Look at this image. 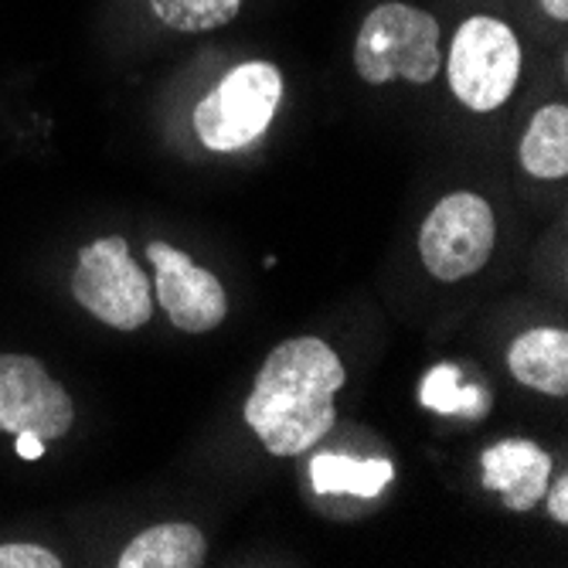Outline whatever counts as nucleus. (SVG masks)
I'll use <instances>...</instances> for the list:
<instances>
[{
  "mask_svg": "<svg viewBox=\"0 0 568 568\" xmlns=\"http://www.w3.org/2000/svg\"><path fill=\"white\" fill-rule=\"evenodd\" d=\"M337 351L321 337H293L270 351L245 398V423L276 456H296L317 446L334 419V395L344 385Z\"/></svg>",
  "mask_w": 568,
  "mask_h": 568,
  "instance_id": "nucleus-1",
  "label": "nucleus"
},
{
  "mask_svg": "<svg viewBox=\"0 0 568 568\" xmlns=\"http://www.w3.org/2000/svg\"><path fill=\"white\" fill-rule=\"evenodd\" d=\"M354 69L372 85L433 82L439 75V21L408 4L375 8L357 31Z\"/></svg>",
  "mask_w": 568,
  "mask_h": 568,
  "instance_id": "nucleus-2",
  "label": "nucleus"
},
{
  "mask_svg": "<svg viewBox=\"0 0 568 568\" xmlns=\"http://www.w3.org/2000/svg\"><path fill=\"white\" fill-rule=\"evenodd\" d=\"M283 99V75L273 62H245L232 69L194 106L197 140L209 150H239L260 140Z\"/></svg>",
  "mask_w": 568,
  "mask_h": 568,
  "instance_id": "nucleus-3",
  "label": "nucleus"
},
{
  "mask_svg": "<svg viewBox=\"0 0 568 568\" xmlns=\"http://www.w3.org/2000/svg\"><path fill=\"white\" fill-rule=\"evenodd\" d=\"M453 95L474 113H490L510 99L521 79V41L497 18H467L456 28L449 62Z\"/></svg>",
  "mask_w": 568,
  "mask_h": 568,
  "instance_id": "nucleus-4",
  "label": "nucleus"
},
{
  "mask_svg": "<svg viewBox=\"0 0 568 568\" xmlns=\"http://www.w3.org/2000/svg\"><path fill=\"white\" fill-rule=\"evenodd\" d=\"M72 296L95 321L116 331H136L153 314V290L120 235L95 239L79 252Z\"/></svg>",
  "mask_w": 568,
  "mask_h": 568,
  "instance_id": "nucleus-5",
  "label": "nucleus"
},
{
  "mask_svg": "<svg viewBox=\"0 0 568 568\" xmlns=\"http://www.w3.org/2000/svg\"><path fill=\"white\" fill-rule=\"evenodd\" d=\"M494 242V209L474 191H456L443 197L419 232L423 263L443 283H456L480 273L490 260Z\"/></svg>",
  "mask_w": 568,
  "mask_h": 568,
  "instance_id": "nucleus-6",
  "label": "nucleus"
},
{
  "mask_svg": "<svg viewBox=\"0 0 568 568\" xmlns=\"http://www.w3.org/2000/svg\"><path fill=\"white\" fill-rule=\"evenodd\" d=\"M75 408L69 392L44 372L38 357L0 354V429L34 433L44 443L72 429Z\"/></svg>",
  "mask_w": 568,
  "mask_h": 568,
  "instance_id": "nucleus-7",
  "label": "nucleus"
},
{
  "mask_svg": "<svg viewBox=\"0 0 568 568\" xmlns=\"http://www.w3.org/2000/svg\"><path fill=\"white\" fill-rule=\"evenodd\" d=\"M146 260L158 270V300L168 310V317L184 334L215 331L229 314V296L215 273L194 266L191 255L168 242H150Z\"/></svg>",
  "mask_w": 568,
  "mask_h": 568,
  "instance_id": "nucleus-8",
  "label": "nucleus"
},
{
  "mask_svg": "<svg viewBox=\"0 0 568 568\" xmlns=\"http://www.w3.org/2000/svg\"><path fill=\"white\" fill-rule=\"evenodd\" d=\"M551 456L531 439H504L484 453V487L497 490L510 510H528L545 500Z\"/></svg>",
  "mask_w": 568,
  "mask_h": 568,
  "instance_id": "nucleus-9",
  "label": "nucleus"
},
{
  "mask_svg": "<svg viewBox=\"0 0 568 568\" xmlns=\"http://www.w3.org/2000/svg\"><path fill=\"white\" fill-rule=\"evenodd\" d=\"M507 368L521 385L541 395L568 392V334L558 327H535L507 351Z\"/></svg>",
  "mask_w": 568,
  "mask_h": 568,
  "instance_id": "nucleus-10",
  "label": "nucleus"
},
{
  "mask_svg": "<svg viewBox=\"0 0 568 568\" xmlns=\"http://www.w3.org/2000/svg\"><path fill=\"white\" fill-rule=\"evenodd\" d=\"M209 545L194 525H158L140 531L120 555V568H197Z\"/></svg>",
  "mask_w": 568,
  "mask_h": 568,
  "instance_id": "nucleus-11",
  "label": "nucleus"
},
{
  "mask_svg": "<svg viewBox=\"0 0 568 568\" xmlns=\"http://www.w3.org/2000/svg\"><path fill=\"white\" fill-rule=\"evenodd\" d=\"M395 477V467L388 459H357L344 453H321L310 459V480L317 494H351V497H378L388 480Z\"/></svg>",
  "mask_w": 568,
  "mask_h": 568,
  "instance_id": "nucleus-12",
  "label": "nucleus"
},
{
  "mask_svg": "<svg viewBox=\"0 0 568 568\" xmlns=\"http://www.w3.org/2000/svg\"><path fill=\"white\" fill-rule=\"evenodd\" d=\"M518 158L531 178L555 181L568 174V110L565 106H545L535 113L521 140Z\"/></svg>",
  "mask_w": 568,
  "mask_h": 568,
  "instance_id": "nucleus-13",
  "label": "nucleus"
},
{
  "mask_svg": "<svg viewBox=\"0 0 568 568\" xmlns=\"http://www.w3.org/2000/svg\"><path fill=\"white\" fill-rule=\"evenodd\" d=\"M419 398H423L426 408L439 412V416H467V419H480L484 412H487V405H490L487 388L463 385L459 372L453 365H436L423 378Z\"/></svg>",
  "mask_w": 568,
  "mask_h": 568,
  "instance_id": "nucleus-14",
  "label": "nucleus"
},
{
  "mask_svg": "<svg viewBox=\"0 0 568 568\" xmlns=\"http://www.w3.org/2000/svg\"><path fill=\"white\" fill-rule=\"evenodd\" d=\"M150 8L168 28L194 34L229 24L239 14L242 0H150Z\"/></svg>",
  "mask_w": 568,
  "mask_h": 568,
  "instance_id": "nucleus-15",
  "label": "nucleus"
},
{
  "mask_svg": "<svg viewBox=\"0 0 568 568\" xmlns=\"http://www.w3.org/2000/svg\"><path fill=\"white\" fill-rule=\"evenodd\" d=\"M0 568H62L59 555L31 541L0 545Z\"/></svg>",
  "mask_w": 568,
  "mask_h": 568,
  "instance_id": "nucleus-16",
  "label": "nucleus"
},
{
  "mask_svg": "<svg viewBox=\"0 0 568 568\" xmlns=\"http://www.w3.org/2000/svg\"><path fill=\"white\" fill-rule=\"evenodd\" d=\"M545 497H548L551 518H555L558 525H565V521H568V477H558V480L545 490Z\"/></svg>",
  "mask_w": 568,
  "mask_h": 568,
  "instance_id": "nucleus-17",
  "label": "nucleus"
},
{
  "mask_svg": "<svg viewBox=\"0 0 568 568\" xmlns=\"http://www.w3.org/2000/svg\"><path fill=\"white\" fill-rule=\"evenodd\" d=\"M18 456L21 459H38L44 456V439L34 433H18Z\"/></svg>",
  "mask_w": 568,
  "mask_h": 568,
  "instance_id": "nucleus-18",
  "label": "nucleus"
},
{
  "mask_svg": "<svg viewBox=\"0 0 568 568\" xmlns=\"http://www.w3.org/2000/svg\"><path fill=\"white\" fill-rule=\"evenodd\" d=\"M541 8L548 11V18L565 21L568 18V0H541Z\"/></svg>",
  "mask_w": 568,
  "mask_h": 568,
  "instance_id": "nucleus-19",
  "label": "nucleus"
}]
</instances>
